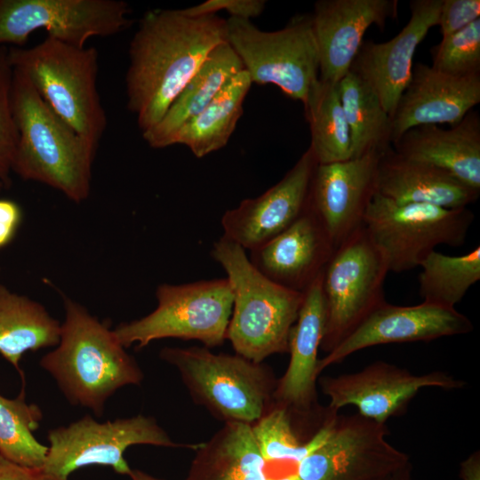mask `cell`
Instances as JSON below:
<instances>
[{
	"label": "cell",
	"mask_w": 480,
	"mask_h": 480,
	"mask_svg": "<svg viewBox=\"0 0 480 480\" xmlns=\"http://www.w3.org/2000/svg\"><path fill=\"white\" fill-rule=\"evenodd\" d=\"M392 148L404 158L435 166L480 190V116L476 110L450 129L434 124L411 128Z\"/></svg>",
	"instance_id": "obj_23"
},
{
	"label": "cell",
	"mask_w": 480,
	"mask_h": 480,
	"mask_svg": "<svg viewBox=\"0 0 480 480\" xmlns=\"http://www.w3.org/2000/svg\"><path fill=\"white\" fill-rule=\"evenodd\" d=\"M377 193L398 204L460 209L476 201L480 190L435 166L404 158L391 148L380 158Z\"/></svg>",
	"instance_id": "obj_24"
},
{
	"label": "cell",
	"mask_w": 480,
	"mask_h": 480,
	"mask_svg": "<svg viewBox=\"0 0 480 480\" xmlns=\"http://www.w3.org/2000/svg\"><path fill=\"white\" fill-rule=\"evenodd\" d=\"M479 16V0H442L437 23L442 37L462 29Z\"/></svg>",
	"instance_id": "obj_36"
},
{
	"label": "cell",
	"mask_w": 480,
	"mask_h": 480,
	"mask_svg": "<svg viewBox=\"0 0 480 480\" xmlns=\"http://www.w3.org/2000/svg\"><path fill=\"white\" fill-rule=\"evenodd\" d=\"M388 266L363 226L334 252L322 279L325 325L320 348L329 353L386 302Z\"/></svg>",
	"instance_id": "obj_10"
},
{
	"label": "cell",
	"mask_w": 480,
	"mask_h": 480,
	"mask_svg": "<svg viewBox=\"0 0 480 480\" xmlns=\"http://www.w3.org/2000/svg\"><path fill=\"white\" fill-rule=\"evenodd\" d=\"M21 218V210L15 202L0 199V249L14 237Z\"/></svg>",
	"instance_id": "obj_38"
},
{
	"label": "cell",
	"mask_w": 480,
	"mask_h": 480,
	"mask_svg": "<svg viewBox=\"0 0 480 480\" xmlns=\"http://www.w3.org/2000/svg\"><path fill=\"white\" fill-rule=\"evenodd\" d=\"M470 319L452 308L423 302L415 306H396L387 301L373 310L335 348L318 360L317 374L366 348L469 333Z\"/></svg>",
	"instance_id": "obj_17"
},
{
	"label": "cell",
	"mask_w": 480,
	"mask_h": 480,
	"mask_svg": "<svg viewBox=\"0 0 480 480\" xmlns=\"http://www.w3.org/2000/svg\"><path fill=\"white\" fill-rule=\"evenodd\" d=\"M156 297L155 310L113 330L124 348L136 344L140 349L164 338L195 340L208 348L223 344L233 308L227 278L161 284Z\"/></svg>",
	"instance_id": "obj_7"
},
{
	"label": "cell",
	"mask_w": 480,
	"mask_h": 480,
	"mask_svg": "<svg viewBox=\"0 0 480 480\" xmlns=\"http://www.w3.org/2000/svg\"><path fill=\"white\" fill-rule=\"evenodd\" d=\"M396 0H319L311 14L319 55V79L338 84L350 70L366 30L397 16Z\"/></svg>",
	"instance_id": "obj_19"
},
{
	"label": "cell",
	"mask_w": 480,
	"mask_h": 480,
	"mask_svg": "<svg viewBox=\"0 0 480 480\" xmlns=\"http://www.w3.org/2000/svg\"><path fill=\"white\" fill-rule=\"evenodd\" d=\"M303 107L310 129L309 148L317 164L350 159V132L340 101L338 84L318 79L311 88Z\"/></svg>",
	"instance_id": "obj_30"
},
{
	"label": "cell",
	"mask_w": 480,
	"mask_h": 480,
	"mask_svg": "<svg viewBox=\"0 0 480 480\" xmlns=\"http://www.w3.org/2000/svg\"><path fill=\"white\" fill-rule=\"evenodd\" d=\"M338 88L350 132L351 158L389 150L391 118L376 93L350 70L338 83Z\"/></svg>",
	"instance_id": "obj_29"
},
{
	"label": "cell",
	"mask_w": 480,
	"mask_h": 480,
	"mask_svg": "<svg viewBox=\"0 0 480 480\" xmlns=\"http://www.w3.org/2000/svg\"><path fill=\"white\" fill-rule=\"evenodd\" d=\"M252 84L244 69L236 75L202 112L174 132L168 147L184 145L197 158L225 147L243 114Z\"/></svg>",
	"instance_id": "obj_27"
},
{
	"label": "cell",
	"mask_w": 480,
	"mask_h": 480,
	"mask_svg": "<svg viewBox=\"0 0 480 480\" xmlns=\"http://www.w3.org/2000/svg\"><path fill=\"white\" fill-rule=\"evenodd\" d=\"M41 420L40 408L28 404L23 391L14 399L0 395V455L23 467L42 468L48 446L33 434Z\"/></svg>",
	"instance_id": "obj_32"
},
{
	"label": "cell",
	"mask_w": 480,
	"mask_h": 480,
	"mask_svg": "<svg viewBox=\"0 0 480 480\" xmlns=\"http://www.w3.org/2000/svg\"><path fill=\"white\" fill-rule=\"evenodd\" d=\"M13 68L9 62L8 48L0 46V181L9 186L10 173L16 154L19 132L12 105Z\"/></svg>",
	"instance_id": "obj_35"
},
{
	"label": "cell",
	"mask_w": 480,
	"mask_h": 480,
	"mask_svg": "<svg viewBox=\"0 0 480 480\" xmlns=\"http://www.w3.org/2000/svg\"><path fill=\"white\" fill-rule=\"evenodd\" d=\"M479 102L480 74L452 76L416 63L391 117V142L416 126H453Z\"/></svg>",
	"instance_id": "obj_20"
},
{
	"label": "cell",
	"mask_w": 480,
	"mask_h": 480,
	"mask_svg": "<svg viewBox=\"0 0 480 480\" xmlns=\"http://www.w3.org/2000/svg\"><path fill=\"white\" fill-rule=\"evenodd\" d=\"M211 255L224 269L233 293L226 340L236 352L254 363L288 353L289 335L304 293L283 287L262 275L246 251L221 236Z\"/></svg>",
	"instance_id": "obj_4"
},
{
	"label": "cell",
	"mask_w": 480,
	"mask_h": 480,
	"mask_svg": "<svg viewBox=\"0 0 480 480\" xmlns=\"http://www.w3.org/2000/svg\"><path fill=\"white\" fill-rule=\"evenodd\" d=\"M65 319L60 341L40 365L74 405L104 412L106 401L119 388L139 385L143 372L113 331L85 308L64 296Z\"/></svg>",
	"instance_id": "obj_3"
},
{
	"label": "cell",
	"mask_w": 480,
	"mask_h": 480,
	"mask_svg": "<svg viewBox=\"0 0 480 480\" xmlns=\"http://www.w3.org/2000/svg\"><path fill=\"white\" fill-rule=\"evenodd\" d=\"M227 41L252 83L275 84L304 104L319 79V55L311 14L292 17L281 29L264 31L250 20L229 17Z\"/></svg>",
	"instance_id": "obj_8"
},
{
	"label": "cell",
	"mask_w": 480,
	"mask_h": 480,
	"mask_svg": "<svg viewBox=\"0 0 480 480\" xmlns=\"http://www.w3.org/2000/svg\"><path fill=\"white\" fill-rule=\"evenodd\" d=\"M60 325L40 303L0 285V354L19 372L25 352L58 345Z\"/></svg>",
	"instance_id": "obj_28"
},
{
	"label": "cell",
	"mask_w": 480,
	"mask_h": 480,
	"mask_svg": "<svg viewBox=\"0 0 480 480\" xmlns=\"http://www.w3.org/2000/svg\"><path fill=\"white\" fill-rule=\"evenodd\" d=\"M323 273L304 292L297 320L289 335V364L283 377L277 380L273 396V403L300 414L311 412L316 402L318 350L326 317Z\"/></svg>",
	"instance_id": "obj_22"
},
{
	"label": "cell",
	"mask_w": 480,
	"mask_h": 480,
	"mask_svg": "<svg viewBox=\"0 0 480 480\" xmlns=\"http://www.w3.org/2000/svg\"><path fill=\"white\" fill-rule=\"evenodd\" d=\"M381 155L317 164L310 183L308 211L337 249L364 226L366 211L377 193Z\"/></svg>",
	"instance_id": "obj_15"
},
{
	"label": "cell",
	"mask_w": 480,
	"mask_h": 480,
	"mask_svg": "<svg viewBox=\"0 0 480 480\" xmlns=\"http://www.w3.org/2000/svg\"><path fill=\"white\" fill-rule=\"evenodd\" d=\"M441 4L442 0L411 1L410 20L404 28L384 43L364 40L351 65L350 71L372 88L390 118L411 79L418 45L437 26Z\"/></svg>",
	"instance_id": "obj_18"
},
{
	"label": "cell",
	"mask_w": 480,
	"mask_h": 480,
	"mask_svg": "<svg viewBox=\"0 0 480 480\" xmlns=\"http://www.w3.org/2000/svg\"><path fill=\"white\" fill-rule=\"evenodd\" d=\"M49 446L43 471L57 480L86 466L111 467L115 472L129 476L132 468L124 457L134 444L196 450L197 444L175 443L156 419L142 414L99 422L85 415L68 426L48 432Z\"/></svg>",
	"instance_id": "obj_11"
},
{
	"label": "cell",
	"mask_w": 480,
	"mask_h": 480,
	"mask_svg": "<svg viewBox=\"0 0 480 480\" xmlns=\"http://www.w3.org/2000/svg\"><path fill=\"white\" fill-rule=\"evenodd\" d=\"M336 412L328 413L324 425L306 443H300L292 424L291 412L274 403L254 423L252 431L266 463L293 461L297 464L321 446L329 436Z\"/></svg>",
	"instance_id": "obj_33"
},
{
	"label": "cell",
	"mask_w": 480,
	"mask_h": 480,
	"mask_svg": "<svg viewBox=\"0 0 480 480\" xmlns=\"http://www.w3.org/2000/svg\"><path fill=\"white\" fill-rule=\"evenodd\" d=\"M335 248L307 208L289 228L250 252L252 264L266 277L304 293L324 272Z\"/></svg>",
	"instance_id": "obj_21"
},
{
	"label": "cell",
	"mask_w": 480,
	"mask_h": 480,
	"mask_svg": "<svg viewBox=\"0 0 480 480\" xmlns=\"http://www.w3.org/2000/svg\"><path fill=\"white\" fill-rule=\"evenodd\" d=\"M460 475L462 480H480L479 452L471 454L461 463Z\"/></svg>",
	"instance_id": "obj_40"
},
{
	"label": "cell",
	"mask_w": 480,
	"mask_h": 480,
	"mask_svg": "<svg viewBox=\"0 0 480 480\" xmlns=\"http://www.w3.org/2000/svg\"><path fill=\"white\" fill-rule=\"evenodd\" d=\"M473 220L467 207L398 204L376 193L364 227L385 256L389 271L401 273L420 267L439 244H464Z\"/></svg>",
	"instance_id": "obj_9"
},
{
	"label": "cell",
	"mask_w": 480,
	"mask_h": 480,
	"mask_svg": "<svg viewBox=\"0 0 480 480\" xmlns=\"http://www.w3.org/2000/svg\"><path fill=\"white\" fill-rule=\"evenodd\" d=\"M265 4L264 0H207L181 11L189 16L216 14L225 11L230 17L250 20L261 14Z\"/></svg>",
	"instance_id": "obj_37"
},
{
	"label": "cell",
	"mask_w": 480,
	"mask_h": 480,
	"mask_svg": "<svg viewBox=\"0 0 480 480\" xmlns=\"http://www.w3.org/2000/svg\"><path fill=\"white\" fill-rule=\"evenodd\" d=\"M8 59L63 121L98 148L107 116L97 87L94 47H76L46 36L31 48H8Z\"/></svg>",
	"instance_id": "obj_5"
},
{
	"label": "cell",
	"mask_w": 480,
	"mask_h": 480,
	"mask_svg": "<svg viewBox=\"0 0 480 480\" xmlns=\"http://www.w3.org/2000/svg\"><path fill=\"white\" fill-rule=\"evenodd\" d=\"M131 12L120 0H0V46L21 47L32 33L44 29L47 36L84 47L91 37L129 28Z\"/></svg>",
	"instance_id": "obj_12"
},
{
	"label": "cell",
	"mask_w": 480,
	"mask_h": 480,
	"mask_svg": "<svg viewBox=\"0 0 480 480\" xmlns=\"http://www.w3.org/2000/svg\"><path fill=\"white\" fill-rule=\"evenodd\" d=\"M0 480H57L42 468H31L13 463L0 455Z\"/></svg>",
	"instance_id": "obj_39"
},
{
	"label": "cell",
	"mask_w": 480,
	"mask_h": 480,
	"mask_svg": "<svg viewBox=\"0 0 480 480\" xmlns=\"http://www.w3.org/2000/svg\"><path fill=\"white\" fill-rule=\"evenodd\" d=\"M12 112L19 132L12 171L47 185L76 203L88 198L97 147L81 137L13 68Z\"/></svg>",
	"instance_id": "obj_2"
},
{
	"label": "cell",
	"mask_w": 480,
	"mask_h": 480,
	"mask_svg": "<svg viewBox=\"0 0 480 480\" xmlns=\"http://www.w3.org/2000/svg\"><path fill=\"white\" fill-rule=\"evenodd\" d=\"M386 423L357 413L332 418L324 444L298 463L299 480H368L405 463L386 439Z\"/></svg>",
	"instance_id": "obj_13"
},
{
	"label": "cell",
	"mask_w": 480,
	"mask_h": 480,
	"mask_svg": "<svg viewBox=\"0 0 480 480\" xmlns=\"http://www.w3.org/2000/svg\"><path fill=\"white\" fill-rule=\"evenodd\" d=\"M227 41V20L181 9L148 11L129 46L127 108L141 132L152 129L210 52Z\"/></svg>",
	"instance_id": "obj_1"
},
{
	"label": "cell",
	"mask_w": 480,
	"mask_h": 480,
	"mask_svg": "<svg viewBox=\"0 0 480 480\" xmlns=\"http://www.w3.org/2000/svg\"><path fill=\"white\" fill-rule=\"evenodd\" d=\"M316 165L308 147L276 184L224 212L222 236L251 252L289 228L307 209Z\"/></svg>",
	"instance_id": "obj_16"
},
{
	"label": "cell",
	"mask_w": 480,
	"mask_h": 480,
	"mask_svg": "<svg viewBox=\"0 0 480 480\" xmlns=\"http://www.w3.org/2000/svg\"><path fill=\"white\" fill-rule=\"evenodd\" d=\"M434 69L452 76L480 74V19L442 37L430 50Z\"/></svg>",
	"instance_id": "obj_34"
},
{
	"label": "cell",
	"mask_w": 480,
	"mask_h": 480,
	"mask_svg": "<svg viewBox=\"0 0 480 480\" xmlns=\"http://www.w3.org/2000/svg\"><path fill=\"white\" fill-rule=\"evenodd\" d=\"M322 391L329 397V409L354 405L358 413L379 423L405 411L410 401L424 388L455 390L466 382L441 371L412 374L405 369L383 361L374 362L363 370L323 377Z\"/></svg>",
	"instance_id": "obj_14"
},
{
	"label": "cell",
	"mask_w": 480,
	"mask_h": 480,
	"mask_svg": "<svg viewBox=\"0 0 480 480\" xmlns=\"http://www.w3.org/2000/svg\"><path fill=\"white\" fill-rule=\"evenodd\" d=\"M195 451L185 480H273L266 473L251 424L224 422Z\"/></svg>",
	"instance_id": "obj_26"
},
{
	"label": "cell",
	"mask_w": 480,
	"mask_h": 480,
	"mask_svg": "<svg viewBox=\"0 0 480 480\" xmlns=\"http://www.w3.org/2000/svg\"><path fill=\"white\" fill-rule=\"evenodd\" d=\"M244 66L228 42L216 46L172 102L162 119L142 133L154 148L168 147L174 132L202 112Z\"/></svg>",
	"instance_id": "obj_25"
},
{
	"label": "cell",
	"mask_w": 480,
	"mask_h": 480,
	"mask_svg": "<svg viewBox=\"0 0 480 480\" xmlns=\"http://www.w3.org/2000/svg\"><path fill=\"white\" fill-rule=\"evenodd\" d=\"M131 480H164L153 476L142 470L140 469H132L131 474L129 475Z\"/></svg>",
	"instance_id": "obj_41"
},
{
	"label": "cell",
	"mask_w": 480,
	"mask_h": 480,
	"mask_svg": "<svg viewBox=\"0 0 480 480\" xmlns=\"http://www.w3.org/2000/svg\"><path fill=\"white\" fill-rule=\"evenodd\" d=\"M1 187H3V184H2L1 181H0V188H1Z\"/></svg>",
	"instance_id": "obj_43"
},
{
	"label": "cell",
	"mask_w": 480,
	"mask_h": 480,
	"mask_svg": "<svg viewBox=\"0 0 480 480\" xmlns=\"http://www.w3.org/2000/svg\"><path fill=\"white\" fill-rule=\"evenodd\" d=\"M276 480H299V478L297 477V476L295 474V475H291V476H288L281 477V478H278V479H276Z\"/></svg>",
	"instance_id": "obj_42"
},
{
	"label": "cell",
	"mask_w": 480,
	"mask_h": 480,
	"mask_svg": "<svg viewBox=\"0 0 480 480\" xmlns=\"http://www.w3.org/2000/svg\"><path fill=\"white\" fill-rule=\"evenodd\" d=\"M159 355L178 370L194 401L224 422L252 424L274 402L277 380L263 363L206 347H166Z\"/></svg>",
	"instance_id": "obj_6"
},
{
	"label": "cell",
	"mask_w": 480,
	"mask_h": 480,
	"mask_svg": "<svg viewBox=\"0 0 480 480\" xmlns=\"http://www.w3.org/2000/svg\"><path fill=\"white\" fill-rule=\"evenodd\" d=\"M420 267L419 293L423 302L455 308L480 280V247L459 256L434 250Z\"/></svg>",
	"instance_id": "obj_31"
}]
</instances>
